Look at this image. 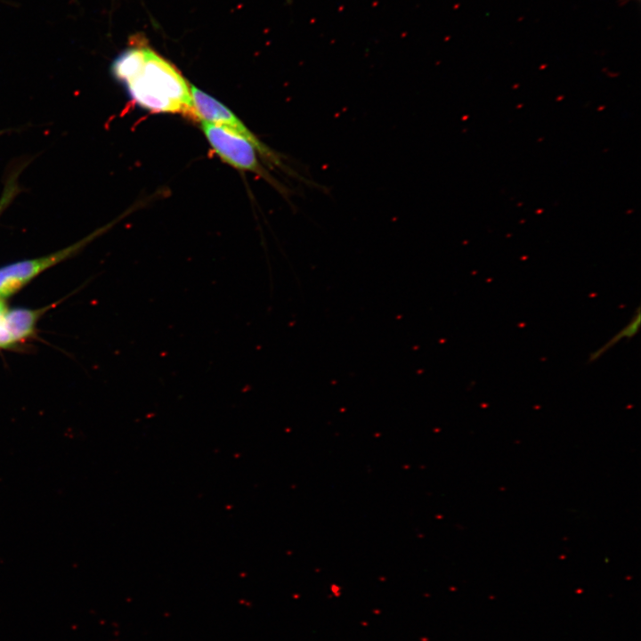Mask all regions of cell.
Returning a JSON list of instances; mask_svg holds the SVG:
<instances>
[{
  "label": "cell",
  "instance_id": "52a82bcc",
  "mask_svg": "<svg viewBox=\"0 0 641 641\" xmlns=\"http://www.w3.org/2000/svg\"><path fill=\"white\" fill-rule=\"evenodd\" d=\"M641 322V312H640V306H638L636 310L635 314L631 318L630 321L622 328L618 333H616L613 337H612L610 340H608L604 345L591 353L588 359V363H591L598 360L601 356H603L609 349H611L613 346H614L617 343H619L621 339L627 338L630 339L633 337H635L637 332L639 331Z\"/></svg>",
  "mask_w": 641,
  "mask_h": 641
},
{
  "label": "cell",
  "instance_id": "277c9868",
  "mask_svg": "<svg viewBox=\"0 0 641 641\" xmlns=\"http://www.w3.org/2000/svg\"><path fill=\"white\" fill-rule=\"evenodd\" d=\"M191 93L197 118L200 119V121H206L225 127L245 137L256 147V150L269 161L280 166L283 165L280 162V158L264 142L259 141L226 106L194 85H191Z\"/></svg>",
  "mask_w": 641,
  "mask_h": 641
},
{
  "label": "cell",
  "instance_id": "ba28073f",
  "mask_svg": "<svg viewBox=\"0 0 641 641\" xmlns=\"http://www.w3.org/2000/svg\"><path fill=\"white\" fill-rule=\"evenodd\" d=\"M20 171V169L13 170L5 180V183L0 196V216L10 206L20 191L18 177Z\"/></svg>",
  "mask_w": 641,
  "mask_h": 641
},
{
  "label": "cell",
  "instance_id": "9c48e42d",
  "mask_svg": "<svg viewBox=\"0 0 641 641\" xmlns=\"http://www.w3.org/2000/svg\"><path fill=\"white\" fill-rule=\"evenodd\" d=\"M13 344H14V341L12 338L9 332L7 331V329L3 325L2 319H1V320H0V348L8 347Z\"/></svg>",
  "mask_w": 641,
  "mask_h": 641
},
{
  "label": "cell",
  "instance_id": "3957f363",
  "mask_svg": "<svg viewBox=\"0 0 641 641\" xmlns=\"http://www.w3.org/2000/svg\"><path fill=\"white\" fill-rule=\"evenodd\" d=\"M105 230L106 227L100 228L81 240L48 256L23 260L1 267L0 299L14 294L45 270L76 254Z\"/></svg>",
  "mask_w": 641,
  "mask_h": 641
},
{
  "label": "cell",
  "instance_id": "7a4b0ae2",
  "mask_svg": "<svg viewBox=\"0 0 641 641\" xmlns=\"http://www.w3.org/2000/svg\"><path fill=\"white\" fill-rule=\"evenodd\" d=\"M201 129L215 152L229 165L261 175L282 192L284 189L262 167L256 147L245 137L217 125L201 121Z\"/></svg>",
  "mask_w": 641,
  "mask_h": 641
},
{
  "label": "cell",
  "instance_id": "6da1fadb",
  "mask_svg": "<svg viewBox=\"0 0 641 641\" xmlns=\"http://www.w3.org/2000/svg\"><path fill=\"white\" fill-rule=\"evenodd\" d=\"M126 85L131 98L143 109L198 118L191 85L171 62L150 47L142 68Z\"/></svg>",
  "mask_w": 641,
  "mask_h": 641
},
{
  "label": "cell",
  "instance_id": "8992f818",
  "mask_svg": "<svg viewBox=\"0 0 641 641\" xmlns=\"http://www.w3.org/2000/svg\"><path fill=\"white\" fill-rule=\"evenodd\" d=\"M44 310L15 308L3 312L2 322L14 343L30 336Z\"/></svg>",
  "mask_w": 641,
  "mask_h": 641
},
{
  "label": "cell",
  "instance_id": "5b68a950",
  "mask_svg": "<svg viewBox=\"0 0 641 641\" xmlns=\"http://www.w3.org/2000/svg\"><path fill=\"white\" fill-rule=\"evenodd\" d=\"M148 47L143 38L138 41L136 37L134 45L124 50L112 61L110 72L113 77L126 84L135 77L145 62Z\"/></svg>",
  "mask_w": 641,
  "mask_h": 641
}]
</instances>
